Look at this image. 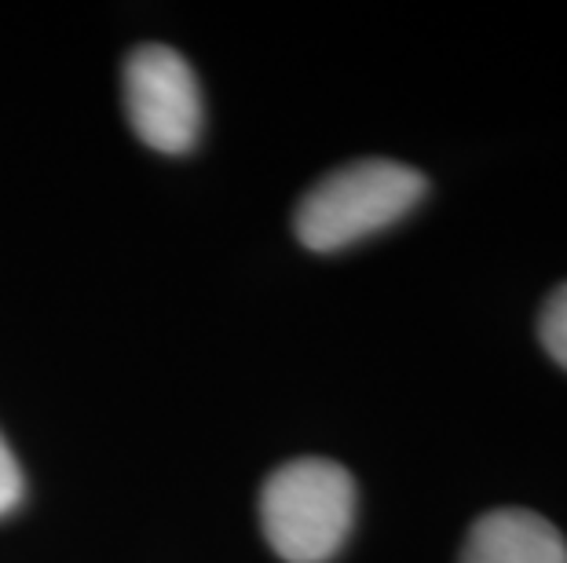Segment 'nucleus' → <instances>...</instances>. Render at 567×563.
Returning <instances> with one entry per match:
<instances>
[{
	"instance_id": "nucleus-1",
	"label": "nucleus",
	"mask_w": 567,
	"mask_h": 563,
	"mask_svg": "<svg viewBox=\"0 0 567 563\" xmlns=\"http://www.w3.org/2000/svg\"><path fill=\"white\" fill-rule=\"evenodd\" d=\"M425 176L392 158H363L330 173L297 206V238L316 253L355 246L403 220L425 198Z\"/></svg>"
},
{
	"instance_id": "nucleus-2",
	"label": "nucleus",
	"mask_w": 567,
	"mask_h": 563,
	"mask_svg": "<svg viewBox=\"0 0 567 563\" xmlns=\"http://www.w3.org/2000/svg\"><path fill=\"white\" fill-rule=\"evenodd\" d=\"M355 520V479L337 461L297 458L260 490V523L286 563H326Z\"/></svg>"
},
{
	"instance_id": "nucleus-3",
	"label": "nucleus",
	"mask_w": 567,
	"mask_h": 563,
	"mask_svg": "<svg viewBox=\"0 0 567 563\" xmlns=\"http://www.w3.org/2000/svg\"><path fill=\"white\" fill-rule=\"evenodd\" d=\"M125 111L147 147L162 154L195 147L202 95L187 59L165 44H140L125 63Z\"/></svg>"
},
{
	"instance_id": "nucleus-4",
	"label": "nucleus",
	"mask_w": 567,
	"mask_h": 563,
	"mask_svg": "<svg viewBox=\"0 0 567 563\" xmlns=\"http://www.w3.org/2000/svg\"><path fill=\"white\" fill-rule=\"evenodd\" d=\"M462 563H567V542L538 512L494 509L473 523Z\"/></svg>"
},
{
	"instance_id": "nucleus-5",
	"label": "nucleus",
	"mask_w": 567,
	"mask_h": 563,
	"mask_svg": "<svg viewBox=\"0 0 567 563\" xmlns=\"http://www.w3.org/2000/svg\"><path fill=\"white\" fill-rule=\"evenodd\" d=\"M538 333H542V344H546L553 363L567 369V282L549 296L546 307H542Z\"/></svg>"
},
{
	"instance_id": "nucleus-6",
	"label": "nucleus",
	"mask_w": 567,
	"mask_h": 563,
	"mask_svg": "<svg viewBox=\"0 0 567 563\" xmlns=\"http://www.w3.org/2000/svg\"><path fill=\"white\" fill-rule=\"evenodd\" d=\"M19 498H22V469H19L16 453H11V447L4 442V436H0V517L16 509Z\"/></svg>"
}]
</instances>
